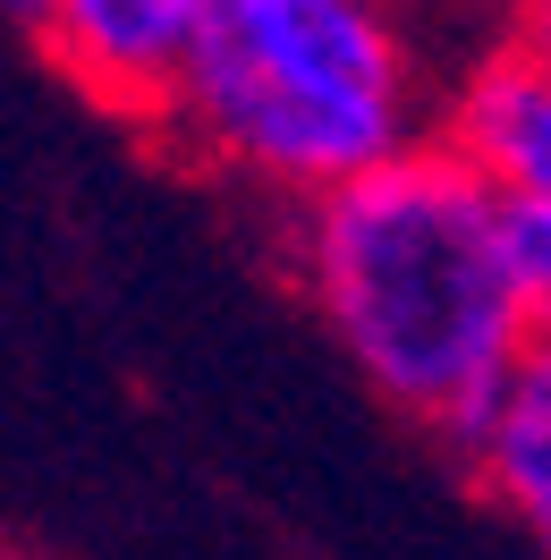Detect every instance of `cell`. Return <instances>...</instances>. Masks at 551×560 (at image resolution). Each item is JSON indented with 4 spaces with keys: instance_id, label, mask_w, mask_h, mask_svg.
Instances as JSON below:
<instances>
[{
    "instance_id": "cell-1",
    "label": "cell",
    "mask_w": 551,
    "mask_h": 560,
    "mask_svg": "<svg viewBox=\"0 0 551 560\" xmlns=\"http://www.w3.org/2000/svg\"><path fill=\"white\" fill-rule=\"evenodd\" d=\"M289 272L374 399L458 451L535 357L509 272V205H492L442 144L289 212Z\"/></svg>"
},
{
    "instance_id": "cell-2",
    "label": "cell",
    "mask_w": 551,
    "mask_h": 560,
    "mask_svg": "<svg viewBox=\"0 0 551 560\" xmlns=\"http://www.w3.org/2000/svg\"><path fill=\"white\" fill-rule=\"evenodd\" d=\"M433 77L399 0H212L153 137L280 212L433 144Z\"/></svg>"
},
{
    "instance_id": "cell-3",
    "label": "cell",
    "mask_w": 551,
    "mask_h": 560,
    "mask_svg": "<svg viewBox=\"0 0 551 560\" xmlns=\"http://www.w3.org/2000/svg\"><path fill=\"white\" fill-rule=\"evenodd\" d=\"M433 144L476 178L492 205H551V69L526 43L492 35L442 85Z\"/></svg>"
},
{
    "instance_id": "cell-4",
    "label": "cell",
    "mask_w": 551,
    "mask_h": 560,
    "mask_svg": "<svg viewBox=\"0 0 551 560\" xmlns=\"http://www.w3.org/2000/svg\"><path fill=\"white\" fill-rule=\"evenodd\" d=\"M204 9L212 0H43L35 35L77 94H94L103 110L153 128L178 69H187V51H196Z\"/></svg>"
},
{
    "instance_id": "cell-5",
    "label": "cell",
    "mask_w": 551,
    "mask_h": 560,
    "mask_svg": "<svg viewBox=\"0 0 551 560\" xmlns=\"http://www.w3.org/2000/svg\"><path fill=\"white\" fill-rule=\"evenodd\" d=\"M467 467H476L483 501L526 535V552L551 560V349H535L517 365L501 408L467 442Z\"/></svg>"
},
{
    "instance_id": "cell-6",
    "label": "cell",
    "mask_w": 551,
    "mask_h": 560,
    "mask_svg": "<svg viewBox=\"0 0 551 560\" xmlns=\"http://www.w3.org/2000/svg\"><path fill=\"white\" fill-rule=\"evenodd\" d=\"M509 272H517V306L535 323V349H551V205L509 212Z\"/></svg>"
},
{
    "instance_id": "cell-7",
    "label": "cell",
    "mask_w": 551,
    "mask_h": 560,
    "mask_svg": "<svg viewBox=\"0 0 551 560\" xmlns=\"http://www.w3.org/2000/svg\"><path fill=\"white\" fill-rule=\"evenodd\" d=\"M501 35H509V43H526V51H535V60L551 69V0H517Z\"/></svg>"
},
{
    "instance_id": "cell-8",
    "label": "cell",
    "mask_w": 551,
    "mask_h": 560,
    "mask_svg": "<svg viewBox=\"0 0 551 560\" xmlns=\"http://www.w3.org/2000/svg\"><path fill=\"white\" fill-rule=\"evenodd\" d=\"M0 9H17V18H26V26H35V18H43V0H0Z\"/></svg>"
}]
</instances>
